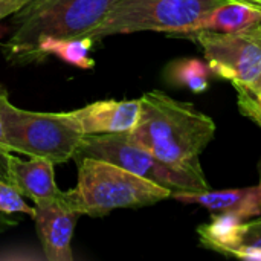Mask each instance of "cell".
<instances>
[{
  "instance_id": "cell-1",
  "label": "cell",
  "mask_w": 261,
  "mask_h": 261,
  "mask_svg": "<svg viewBox=\"0 0 261 261\" xmlns=\"http://www.w3.org/2000/svg\"><path fill=\"white\" fill-rule=\"evenodd\" d=\"M139 99L141 116L128 138L167 164L202 168L199 156L214 139L216 122L161 90L147 92Z\"/></svg>"
},
{
  "instance_id": "cell-2",
  "label": "cell",
  "mask_w": 261,
  "mask_h": 261,
  "mask_svg": "<svg viewBox=\"0 0 261 261\" xmlns=\"http://www.w3.org/2000/svg\"><path fill=\"white\" fill-rule=\"evenodd\" d=\"M118 0H32L14 14V32L3 46L14 66L34 63L35 47L44 37L73 38L89 35Z\"/></svg>"
},
{
  "instance_id": "cell-3",
  "label": "cell",
  "mask_w": 261,
  "mask_h": 261,
  "mask_svg": "<svg viewBox=\"0 0 261 261\" xmlns=\"http://www.w3.org/2000/svg\"><path fill=\"white\" fill-rule=\"evenodd\" d=\"M78 180L63 191L67 205L81 216L102 217L119 208H142L171 197V191L125 168L96 158L75 159Z\"/></svg>"
},
{
  "instance_id": "cell-4",
  "label": "cell",
  "mask_w": 261,
  "mask_h": 261,
  "mask_svg": "<svg viewBox=\"0 0 261 261\" xmlns=\"http://www.w3.org/2000/svg\"><path fill=\"white\" fill-rule=\"evenodd\" d=\"M80 158H96L119 165L139 177L170 190L171 194L210 190L202 168H187L167 164L135 144L127 133L86 135L73 161Z\"/></svg>"
},
{
  "instance_id": "cell-5",
  "label": "cell",
  "mask_w": 261,
  "mask_h": 261,
  "mask_svg": "<svg viewBox=\"0 0 261 261\" xmlns=\"http://www.w3.org/2000/svg\"><path fill=\"white\" fill-rule=\"evenodd\" d=\"M5 138L11 153L50 161L54 165L73 159L84 135L67 112H31L8 102L3 115Z\"/></svg>"
},
{
  "instance_id": "cell-6",
  "label": "cell",
  "mask_w": 261,
  "mask_h": 261,
  "mask_svg": "<svg viewBox=\"0 0 261 261\" xmlns=\"http://www.w3.org/2000/svg\"><path fill=\"white\" fill-rule=\"evenodd\" d=\"M225 0H118L107 17L89 34L95 41L110 35L165 32L180 37L199 18Z\"/></svg>"
},
{
  "instance_id": "cell-7",
  "label": "cell",
  "mask_w": 261,
  "mask_h": 261,
  "mask_svg": "<svg viewBox=\"0 0 261 261\" xmlns=\"http://www.w3.org/2000/svg\"><path fill=\"white\" fill-rule=\"evenodd\" d=\"M203 49L211 73L232 86L251 84L261 75V26L239 32L202 31L190 35Z\"/></svg>"
},
{
  "instance_id": "cell-8",
  "label": "cell",
  "mask_w": 261,
  "mask_h": 261,
  "mask_svg": "<svg viewBox=\"0 0 261 261\" xmlns=\"http://www.w3.org/2000/svg\"><path fill=\"white\" fill-rule=\"evenodd\" d=\"M32 220L41 243L44 258L49 261H72V239L81 214L72 210L63 199V191L58 197L34 202Z\"/></svg>"
},
{
  "instance_id": "cell-9",
  "label": "cell",
  "mask_w": 261,
  "mask_h": 261,
  "mask_svg": "<svg viewBox=\"0 0 261 261\" xmlns=\"http://www.w3.org/2000/svg\"><path fill=\"white\" fill-rule=\"evenodd\" d=\"M67 113L84 136L130 133L141 116V99H99Z\"/></svg>"
},
{
  "instance_id": "cell-10",
  "label": "cell",
  "mask_w": 261,
  "mask_h": 261,
  "mask_svg": "<svg viewBox=\"0 0 261 261\" xmlns=\"http://www.w3.org/2000/svg\"><path fill=\"white\" fill-rule=\"evenodd\" d=\"M5 168L6 182L32 202L54 199L61 193L55 184V171L50 161L40 158L21 161L12 153H8L5 156Z\"/></svg>"
},
{
  "instance_id": "cell-11",
  "label": "cell",
  "mask_w": 261,
  "mask_h": 261,
  "mask_svg": "<svg viewBox=\"0 0 261 261\" xmlns=\"http://www.w3.org/2000/svg\"><path fill=\"white\" fill-rule=\"evenodd\" d=\"M173 199L188 203L199 205L213 216L231 214L242 220L257 219L261 216V190L260 187H249L242 190H223V191H197V193H174Z\"/></svg>"
},
{
  "instance_id": "cell-12",
  "label": "cell",
  "mask_w": 261,
  "mask_h": 261,
  "mask_svg": "<svg viewBox=\"0 0 261 261\" xmlns=\"http://www.w3.org/2000/svg\"><path fill=\"white\" fill-rule=\"evenodd\" d=\"M261 23V11L236 0H225L223 3L213 8L210 12H206L202 18H199L187 32H184L180 37H190L196 32L210 31V32H239L245 31L254 26H258Z\"/></svg>"
},
{
  "instance_id": "cell-13",
  "label": "cell",
  "mask_w": 261,
  "mask_h": 261,
  "mask_svg": "<svg viewBox=\"0 0 261 261\" xmlns=\"http://www.w3.org/2000/svg\"><path fill=\"white\" fill-rule=\"evenodd\" d=\"M93 43L95 40L89 35L73 38L44 37L35 47L34 63H41L47 57L54 55L69 66H75L78 69H93L95 60L89 55Z\"/></svg>"
},
{
  "instance_id": "cell-14",
  "label": "cell",
  "mask_w": 261,
  "mask_h": 261,
  "mask_svg": "<svg viewBox=\"0 0 261 261\" xmlns=\"http://www.w3.org/2000/svg\"><path fill=\"white\" fill-rule=\"evenodd\" d=\"M211 70L206 61L199 58H179L171 61L165 69V78L170 84L187 87L194 93L208 89Z\"/></svg>"
},
{
  "instance_id": "cell-15",
  "label": "cell",
  "mask_w": 261,
  "mask_h": 261,
  "mask_svg": "<svg viewBox=\"0 0 261 261\" xmlns=\"http://www.w3.org/2000/svg\"><path fill=\"white\" fill-rule=\"evenodd\" d=\"M229 257L261 261V217L251 222H243L239 243Z\"/></svg>"
},
{
  "instance_id": "cell-16",
  "label": "cell",
  "mask_w": 261,
  "mask_h": 261,
  "mask_svg": "<svg viewBox=\"0 0 261 261\" xmlns=\"http://www.w3.org/2000/svg\"><path fill=\"white\" fill-rule=\"evenodd\" d=\"M240 112L261 127V75L251 84L234 86Z\"/></svg>"
},
{
  "instance_id": "cell-17",
  "label": "cell",
  "mask_w": 261,
  "mask_h": 261,
  "mask_svg": "<svg viewBox=\"0 0 261 261\" xmlns=\"http://www.w3.org/2000/svg\"><path fill=\"white\" fill-rule=\"evenodd\" d=\"M0 213L3 214H26L32 217L34 208L24 202V197L5 179H0Z\"/></svg>"
},
{
  "instance_id": "cell-18",
  "label": "cell",
  "mask_w": 261,
  "mask_h": 261,
  "mask_svg": "<svg viewBox=\"0 0 261 261\" xmlns=\"http://www.w3.org/2000/svg\"><path fill=\"white\" fill-rule=\"evenodd\" d=\"M8 102H9V92L6 90V87L3 84H0V158H3L8 153H11L8 144H6L5 122H3V115H5V109H6Z\"/></svg>"
},
{
  "instance_id": "cell-19",
  "label": "cell",
  "mask_w": 261,
  "mask_h": 261,
  "mask_svg": "<svg viewBox=\"0 0 261 261\" xmlns=\"http://www.w3.org/2000/svg\"><path fill=\"white\" fill-rule=\"evenodd\" d=\"M31 0H0V20L14 15L23 6H26Z\"/></svg>"
},
{
  "instance_id": "cell-20",
  "label": "cell",
  "mask_w": 261,
  "mask_h": 261,
  "mask_svg": "<svg viewBox=\"0 0 261 261\" xmlns=\"http://www.w3.org/2000/svg\"><path fill=\"white\" fill-rule=\"evenodd\" d=\"M14 225H15V220H11V219L8 217V214L0 213V232L6 231L8 228H11V226H14Z\"/></svg>"
},
{
  "instance_id": "cell-21",
  "label": "cell",
  "mask_w": 261,
  "mask_h": 261,
  "mask_svg": "<svg viewBox=\"0 0 261 261\" xmlns=\"http://www.w3.org/2000/svg\"><path fill=\"white\" fill-rule=\"evenodd\" d=\"M236 2H240V3H246V5H251L257 9L261 11V0H236Z\"/></svg>"
},
{
  "instance_id": "cell-22",
  "label": "cell",
  "mask_w": 261,
  "mask_h": 261,
  "mask_svg": "<svg viewBox=\"0 0 261 261\" xmlns=\"http://www.w3.org/2000/svg\"><path fill=\"white\" fill-rule=\"evenodd\" d=\"M0 179L6 180V168H5V156L0 158Z\"/></svg>"
},
{
  "instance_id": "cell-23",
  "label": "cell",
  "mask_w": 261,
  "mask_h": 261,
  "mask_svg": "<svg viewBox=\"0 0 261 261\" xmlns=\"http://www.w3.org/2000/svg\"><path fill=\"white\" fill-rule=\"evenodd\" d=\"M258 187H260V190H261V184H260V185H258Z\"/></svg>"
},
{
  "instance_id": "cell-24",
  "label": "cell",
  "mask_w": 261,
  "mask_h": 261,
  "mask_svg": "<svg viewBox=\"0 0 261 261\" xmlns=\"http://www.w3.org/2000/svg\"><path fill=\"white\" fill-rule=\"evenodd\" d=\"M260 26H261V23H260Z\"/></svg>"
},
{
  "instance_id": "cell-25",
  "label": "cell",
  "mask_w": 261,
  "mask_h": 261,
  "mask_svg": "<svg viewBox=\"0 0 261 261\" xmlns=\"http://www.w3.org/2000/svg\"><path fill=\"white\" fill-rule=\"evenodd\" d=\"M31 2H32V0H31Z\"/></svg>"
}]
</instances>
